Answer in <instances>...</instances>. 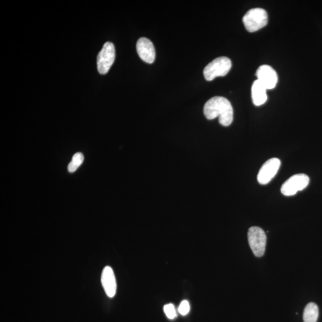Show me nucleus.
Returning <instances> with one entry per match:
<instances>
[{"label":"nucleus","instance_id":"f257e3e1","mask_svg":"<svg viewBox=\"0 0 322 322\" xmlns=\"http://www.w3.org/2000/svg\"><path fill=\"white\" fill-rule=\"evenodd\" d=\"M205 116L212 120L219 117V122L224 127L232 124L233 109L230 102L223 97L216 96L207 102L204 107Z\"/></svg>","mask_w":322,"mask_h":322},{"label":"nucleus","instance_id":"f03ea898","mask_svg":"<svg viewBox=\"0 0 322 322\" xmlns=\"http://www.w3.org/2000/svg\"><path fill=\"white\" fill-rule=\"evenodd\" d=\"M232 68V61L227 57L215 58L208 64L204 69V75L206 80L211 81L216 77H224Z\"/></svg>","mask_w":322,"mask_h":322},{"label":"nucleus","instance_id":"7ed1b4c3","mask_svg":"<svg viewBox=\"0 0 322 322\" xmlns=\"http://www.w3.org/2000/svg\"><path fill=\"white\" fill-rule=\"evenodd\" d=\"M243 22L248 32H254L259 31L267 25L268 13L263 8H253L245 14L243 17Z\"/></svg>","mask_w":322,"mask_h":322},{"label":"nucleus","instance_id":"20e7f679","mask_svg":"<svg viewBox=\"0 0 322 322\" xmlns=\"http://www.w3.org/2000/svg\"><path fill=\"white\" fill-rule=\"evenodd\" d=\"M248 238L249 244L255 256L262 257L265 253L267 241L265 231L259 227H251L248 230Z\"/></svg>","mask_w":322,"mask_h":322},{"label":"nucleus","instance_id":"39448f33","mask_svg":"<svg viewBox=\"0 0 322 322\" xmlns=\"http://www.w3.org/2000/svg\"><path fill=\"white\" fill-rule=\"evenodd\" d=\"M115 49L113 43L107 42L102 51L99 52L97 58V65L99 73L107 74L115 61Z\"/></svg>","mask_w":322,"mask_h":322},{"label":"nucleus","instance_id":"423d86ee","mask_svg":"<svg viewBox=\"0 0 322 322\" xmlns=\"http://www.w3.org/2000/svg\"><path fill=\"white\" fill-rule=\"evenodd\" d=\"M310 178L306 174H298L292 175L281 187L282 194L290 197L301 191L309 185Z\"/></svg>","mask_w":322,"mask_h":322},{"label":"nucleus","instance_id":"0eeeda50","mask_svg":"<svg viewBox=\"0 0 322 322\" xmlns=\"http://www.w3.org/2000/svg\"><path fill=\"white\" fill-rule=\"evenodd\" d=\"M280 166V161L276 158L266 161L260 168L257 180L260 184H267L273 179Z\"/></svg>","mask_w":322,"mask_h":322},{"label":"nucleus","instance_id":"6e6552de","mask_svg":"<svg viewBox=\"0 0 322 322\" xmlns=\"http://www.w3.org/2000/svg\"><path fill=\"white\" fill-rule=\"evenodd\" d=\"M256 75L259 80L266 89H273L277 83V73L271 66L265 64L257 69Z\"/></svg>","mask_w":322,"mask_h":322},{"label":"nucleus","instance_id":"1a4fd4ad","mask_svg":"<svg viewBox=\"0 0 322 322\" xmlns=\"http://www.w3.org/2000/svg\"><path fill=\"white\" fill-rule=\"evenodd\" d=\"M137 52L141 59L145 62L152 64L155 59V49L153 43L147 38L142 37L137 41Z\"/></svg>","mask_w":322,"mask_h":322},{"label":"nucleus","instance_id":"9d476101","mask_svg":"<svg viewBox=\"0 0 322 322\" xmlns=\"http://www.w3.org/2000/svg\"><path fill=\"white\" fill-rule=\"evenodd\" d=\"M101 282L105 292L109 298L115 296L116 292V281L113 269L106 266L102 271Z\"/></svg>","mask_w":322,"mask_h":322},{"label":"nucleus","instance_id":"9b49d317","mask_svg":"<svg viewBox=\"0 0 322 322\" xmlns=\"http://www.w3.org/2000/svg\"><path fill=\"white\" fill-rule=\"evenodd\" d=\"M251 95L253 104L257 107L261 106L268 101L267 89L259 80L254 82Z\"/></svg>","mask_w":322,"mask_h":322},{"label":"nucleus","instance_id":"f8f14e48","mask_svg":"<svg viewBox=\"0 0 322 322\" xmlns=\"http://www.w3.org/2000/svg\"><path fill=\"white\" fill-rule=\"evenodd\" d=\"M319 308L317 304L310 303L305 307L303 313L304 322H317Z\"/></svg>","mask_w":322,"mask_h":322},{"label":"nucleus","instance_id":"ddd939ff","mask_svg":"<svg viewBox=\"0 0 322 322\" xmlns=\"http://www.w3.org/2000/svg\"><path fill=\"white\" fill-rule=\"evenodd\" d=\"M84 157L83 154L78 152L72 157L71 162L69 163L68 170L69 172H74L83 163Z\"/></svg>","mask_w":322,"mask_h":322},{"label":"nucleus","instance_id":"4468645a","mask_svg":"<svg viewBox=\"0 0 322 322\" xmlns=\"http://www.w3.org/2000/svg\"><path fill=\"white\" fill-rule=\"evenodd\" d=\"M163 311L169 319H174L177 317L176 311H175V307L172 304H166L163 307Z\"/></svg>","mask_w":322,"mask_h":322},{"label":"nucleus","instance_id":"2eb2a0df","mask_svg":"<svg viewBox=\"0 0 322 322\" xmlns=\"http://www.w3.org/2000/svg\"><path fill=\"white\" fill-rule=\"evenodd\" d=\"M190 311V304L188 301L184 300L181 303L179 307H178V312L181 315L185 316L188 314Z\"/></svg>","mask_w":322,"mask_h":322}]
</instances>
